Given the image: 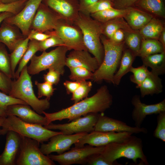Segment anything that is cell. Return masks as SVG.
Here are the masks:
<instances>
[{
  "instance_id": "6da1fadb",
  "label": "cell",
  "mask_w": 165,
  "mask_h": 165,
  "mask_svg": "<svg viewBox=\"0 0 165 165\" xmlns=\"http://www.w3.org/2000/svg\"><path fill=\"white\" fill-rule=\"evenodd\" d=\"M112 103V96L107 86L104 85L98 89L92 96L87 97L70 107L52 113L44 111L42 114L47 119V125L55 121L65 119H68L69 122L90 113H102L110 107Z\"/></svg>"
},
{
  "instance_id": "7a4b0ae2",
  "label": "cell",
  "mask_w": 165,
  "mask_h": 165,
  "mask_svg": "<svg viewBox=\"0 0 165 165\" xmlns=\"http://www.w3.org/2000/svg\"><path fill=\"white\" fill-rule=\"evenodd\" d=\"M101 154L113 165H122L116 161L121 157L131 160L135 164H137V160L140 159L141 165L149 164L143 150L142 139L132 134L122 141L105 146Z\"/></svg>"
},
{
  "instance_id": "3957f363",
  "label": "cell",
  "mask_w": 165,
  "mask_h": 165,
  "mask_svg": "<svg viewBox=\"0 0 165 165\" xmlns=\"http://www.w3.org/2000/svg\"><path fill=\"white\" fill-rule=\"evenodd\" d=\"M100 38L104 48V57L101 63L93 73L91 80L95 82L105 80L113 83V77L125 47V42L115 43L102 34Z\"/></svg>"
},
{
  "instance_id": "277c9868",
  "label": "cell",
  "mask_w": 165,
  "mask_h": 165,
  "mask_svg": "<svg viewBox=\"0 0 165 165\" xmlns=\"http://www.w3.org/2000/svg\"><path fill=\"white\" fill-rule=\"evenodd\" d=\"M74 24L81 30L86 48L97 59L100 66L104 55L100 38L102 34V23L93 18L90 15L79 12Z\"/></svg>"
},
{
  "instance_id": "5b68a950",
  "label": "cell",
  "mask_w": 165,
  "mask_h": 165,
  "mask_svg": "<svg viewBox=\"0 0 165 165\" xmlns=\"http://www.w3.org/2000/svg\"><path fill=\"white\" fill-rule=\"evenodd\" d=\"M27 67L26 65L24 67L17 79L12 81L11 89L8 95L24 101L41 115L49 108L50 103L47 98L39 99L35 96Z\"/></svg>"
},
{
  "instance_id": "8992f818",
  "label": "cell",
  "mask_w": 165,
  "mask_h": 165,
  "mask_svg": "<svg viewBox=\"0 0 165 165\" xmlns=\"http://www.w3.org/2000/svg\"><path fill=\"white\" fill-rule=\"evenodd\" d=\"M0 131V135L6 134L8 131H14L21 136L31 138L42 144L49 141L53 136L63 133L53 131L44 126L25 122L14 115L6 116Z\"/></svg>"
},
{
  "instance_id": "52a82bcc",
  "label": "cell",
  "mask_w": 165,
  "mask_h": 165,
  "mask_svg": "<svg viewBox=\"0 0 165 165\" xmlns=\"http://www.w3.org/2000/svg\"><path fill=\"white\" fill-rule=\"evenodd\" d=\"M68 50L65 46H61L49 52L43 51L39 56L34 55L30 60V64L27 67L28 73L33 75L53 68L61 75H63L66 66V53Z\"/></svg>"
},
{
  "instance_id": "ba28073f",
  "label": "cell",
  "mask_w": 165,
  "mask_h": 165,
  "mask_svg": "<svg viewBox=\"0 0 165 165\" xmlns=\"http://www.w3.org/2000/svg\"><path fill=\"white\" fill-rule=\"evenodd\" d=\"M19 153L16 165H54L55 163L41 151L38 141L21 136Z\"/></svg>"
},
{
  "instance_id": "9c48e42d",
  "label": "cell",
  "mask_w": 165,
  "mask_h": 165,
  "mask_svg": "<svg viewBox=\"0 0 165 165\" xmlns=\"http://www.w3.org/2000/svg\"><path fill=\"white\" fill-rule=\"evenodd\" d=\"M104 146L94 147L89 145L79 148L74 147L70 150L60 154H50L47 156L52 160L61 165L86 164L89 158L93 155L101 153Z\"/></svg>"
},
{
  "instance_id": "30bf717a",
  "label": "cell",
  "mask_w": 165,
  "mask_h": 165,
  "mask_svg": "<svg viewBox=\"0 0 165 165\" xmlns=\"http://www.w3.org/2000/svg\"><path fill=\"white\" fill-rule=\"evenodd\" d=\"M54 30L68 50H87L84 44L82 31L77 25L61 19Z\"/></svg>"
},
{
  "instance_id": "8fae6325",
  "label": "cell",
  "mask_w": 165,
  "mask_h": 165,
  "mask_svg": "<svg viewBox=\"0 0 165 165\" xmlns=\"http://www.w3.org/2000/svg\"><path fill=\"white\" fill-rule=\"evenodd\" d=\"M99 114L91 113L80 117L72 122L63 124H56L52 123L44 126L50 130H59L64 134L90 133L94 130Z\"/></svg>"
},
{
  "instance_id": "7c38bea8",
  "label": "cell",
  "mask_w": 165,
  "mask_h": 165,
  "mask_svg": "<svg viewBox=\"0 0 165 165\" xmlns=\"http://www.w3.org/2000/svg\"><path fill=\"white\" fill-rule=\"evenodd\" d=\"M132 134L128 132L93 131L86 134L80 138L74 144V147H82L86 144L94 147L105 146L112 143L122 141Z\"/></svg>"
},
{
  "instance_id": "4fadbf2b",
  "label": "cell",
  "mask_w": 165,
  "mask_h": 165,
  "mask_svg": "<svg viewBox=\"0 0 165 165\" xmlns=\"http://www.w3.org/2000/svg\"><path fill=\"white\" fill-rule=\"evenodd\" d=\"M42 0H28L17 14L6 19V22L17 27L25 37L30 31V26L37 9Z\"/></svg>"
},
{
  "instance_id": "5bb4252c",
  "label": "cell",
  "mask_w": 165,
  "mask_h": 165,
  "mask_svg": "<svg viewBox=\"0 0 165 165\" xmlns=\"http://www.w3.org/2000/svg\"><path fill=\"white\" fill-rule=\"evenodd\" d=\"M86 134L82 133L65 135L62 133L55 135L49 139L47 143L41 144L40 150L46 156L54 152L58 154H62L69 150L73 144Z\"/></svg>"
},
{
  "instance_id": "9a60e30c",
  "label": "cell",
  "mask_w": 165,
  "mask_h": 165,
  "mask_svg": "<svg viewBox=\"0 0 165 165\" xmlns=\"http://www.w3.org/2000/svg\"><path fill=\"white\" fill-rule=\"evenodd\" d=\"M61 19L55 12L42 2L33 20L30 29L42 32L53 30Z\"/></svg>"
},
{
  "instance_id": "2e32d148",
  "label": "cell",
  "mask_w": 165,
  "mask_h": 165,
  "mask_svg": "<svg viewBox=\"0 0 165 165\" xmlns=\"http://www.w3.org/2000/svg\"><path fill=\"white\" fill-rule=\"evenodd\" d=\"M42 2L71 24H74L79 16V0H42Z\"/></svg>"
},
{
  "instance_id": "e0dca14e",
  "label": "cell",
  "mask_w": 165,
  "mask_h": 165,
  "mask_svg": "<svg viewBox=\"0 0 165 165\" xmlns=\"http://www.w3.org/2000/svg\"><path fill=\"white\" fill-rule=\"evenodd\" d=\"M134 108L132 112L131 117L135 127H140L143 121L148 115L158 114L165 111V99L158 103L147 105L142 102L140 96L135 95L131 100Z\"/></svg>"
},
{
  "instance_id": "ac0fdd59",
  "label": "cell",
  "mask_w": 165,
  "mask_h": 165,
  "mask_svg": "<svg viewBox=\"0 0 165 165\" xmlns=\"http://www.w3.org/2000/svg\"><path fill=\"white\" fill-rule=\"evenodd\" d=\"M94 131L116 132H128L133 134H147V130L143 127H132L120 120L99 114Z\"/></svg>"
},
{
  "instance_id": "d6986e66",
  "label": "cell",
  "mask_w": 165,
  "mask_h": 165,
  "mask_svg": "<svg viewBox=\"0 0 165 165\" xmlns=\"http://www.w3.org/2000/svg\"><path fill=\"white\" fill-rule=\"evenodd\" d=\"M4 150L0 155V165H16L21 141V136L17 133L9 131L6 134Z\"/></svg>"
},
{
  "instance_id": "ffe728a7",
  "label": "cell",
  "mask_w": 165,
  "mask_h": 165,
  "mask_svg": "<svg viewBox=\"0 0 165 165\" xmlns=\"http://www.w3.org/2000/svg\"><path fill=\"white\" fill-rule=\"evenodd\" d=\"M5 113L6 116L14 115L28 123L43 126L47 125L46 117L32 109L28 105L16 104L10 105L7 108Z\"/></svg>"
},
{
  "instance_id": "44dd1931",
  "label": "cell",
  "mask_w": 165,
  "mask_h": 165,
  "mask_svg": "<svg viewBox=\"0 0 165 165\" xmlns=\"http://www.w3.org/2000/svg\"><path fill=\"white\" fill-rule=\"evenodd\" d=\"M66 66L69 68L82 67L94 73L99 65L97 59L87 50H72L67 56Z\"/></svg>"
},
{
  "instance_id": "7402d4cb",
  "label": "cell",
  "mask_w": 165,
  "mask_h": 165,
  "mask_svg": "<svg viewBox=\"0 0 165 165\" xmlns=\"http://www.w3.org/2000/svg\"><path fill=\"white\" fill-rule=\"evenodd\" d=\"M25 37L16 26L4 21L0 26V43L7 46L10 53Z\"/></svg>"
},
{
  "instance_id": "603a6c76",
  "label": "cell",
  "mask_w": 165,
  "mask_h": 165,
  "mask_svg": "<svg viewBox=\"0 0 165 165\" xmlns=\"http://www.w3.org/2000/svg\"><path fill=\"white\" fill-rule=\"evenodd\" d=\"M153 17L151 13L133 6L128 8L123 18L132 29L137 31L142 28Z\"/></svg>"
},
{
  "instance_id": "cb8c5ba5",
  "label": "cell",
  "mask_w": 165,
  "mask_h": 165,
  "mask_svg": "<svg viewBox=\"0 0 165 165\" xmlns=\"http://www.w3.org/2000/svg\"><path fill=\"white\" fill-rule=\"evenodd\" d=\"M163 88L162 79L159 76L151 72L139 88L140 90L141 97L143 98L147 95H152L162 93Z\"/></svg>"
},
{
  "instance_id": "d4e9b609",
  "label": "cell",
  "mask_w": 165,
  "mask_h": 165,
  "mask_svg": "<svg viewBox=\"0 0 165 165\" xmlns=\"http://www.w3.org/2000/svg\"><path fill=\"white\" fill-rule=\"evenodd\" d=\"M135 57L131 50L128 48L125 49L124 47L120 60L119 67L113 77L114 85H118L122 78L130 72Z\"/></svg>"
},
{
  "instance_id": "484cf974",
  "label": "cell",
  "mask_w": 165,
  "mask_h": 165,
  "mask_svg": "<svg viewBox=\"0 0 165 165\" xmlns=\"http://www.w3.org/2000/svg\"><path fill=\"white\" fill-rule=\"evenodd\" d=\"M143 64L151 69V72L158 76L165 73V52L141 58Z\"/></svg>"
},
{
  "instance_id": "4316f807",
  "label": "cell",
  "mask_w": 165,
  "mask_h": 165,
  "mask_svg": "<svg viewBox=\"0 0 165 165\" xmlns=\"http://www.w3.org/2000/svg\"><path fill=\"white\" fill-rule=\"evenodd\" d=\"M164 28L161 20L153 17L139 30V32L142 39L159 40L160 35Z\"/></svg>"
},
{
  "instance_id": "83f0119b",
  "label": "cell",
  "mask_w": 165,
  "mask_h": 165,
  "mask_svg": "<svg viewBox=\"0 0 165 165\" xmlns=\"http://www.w3.org/2000/svg\"><path fill=\"white\" fill-rule=\"evenodd\" d=\"M135 6L152 14L162 18L165 17L163 0H139Z\"/></svg>"
},
{
  "instance_id": "f1b7e54d",
  "label": "cell",
  "mask_w": 165,
  "mask_h": 165,
  "mask_svg": "<svg viewBox=\"0 0 165 165\" xmlns=\"http://www.w3.org/2000/svg\"><path fill=\"white\" fill-rule=\"evenodd\" d=\"M122 29L126 31L133 30L123 17H120L102 24V35L110 39L116 31Z\"/></svg>"
},
{
  "instance_id": "f546056e",
  "label": "cell",
  "mask_w": 165,
  "mask_h": 165,
  "mask_svg": "<svg viewBox=\"0 0 165 165\" xmlns=\"http://www.w3.org/2000/svg\"><path fill=\"white\" fill-rule=\"evenodd\" d=\"M165 52L158 40L142 39L137 56L143 58L148 56Z\"/></svg>"
},
{
  "instance_id": "4dcf8cb0",
  "label": "cell",
  "mask_w": 165,
  "mask_h": 165,
  "mask_svg": "<svg viewBox=\"0 0 165 165\" xmlns=\"http://www.w3.org/2000/svg\"><path fill=\"white\" fill-rule=\"evenodd\" d=\"M128 10V8L119 9L113 7L91 14L90 16L93 18L103 24L117 18L123 17Z\"/></svg>"
},
{
  "instance_id": "1f68e13d",
  "label": "cell",
  "mask_w": 165,
  "mask_h": 165,
  "mask_svg": "<svg viewBox=\"0 0 165 165\" xmlns=\"http://www.w3.org/2000/svg\"><path fill=\"white\" fill-rule=\"evenodd\" d=\"M29 40L28 37H26L9 54L12 74L14 79L16 68L26 51Z\"/></svg>"
},
{
  "instance_id": "d6a6232c",
  "label": "cell",
  "mask_w": 165,
  "mask_h": 165,
  "mask_svg": "<svg viewBox=\"0 0 165 165\" xmlns=\"http://www.w3.org/2000/svg\"><path fill=\"white\" fill-rule=\"evenodd\" d=\"M39 51V42L35 40H29L27 49L19 63L17 70L15 72V79L19 77L20 72L37 51Z\"/></svg>"
},
{
  "instance_id": "836d02e7",
  "label": "cell",
  "mask_w": 165,
  "mask_h": 165,
  "mask_svg": "<svg viewBox=\"0 0 165 165\" xmlns=\"http://www.w3.org/2000/svg\"><path fill=\"white\" fill-rule=\"evenodd\" d=\"M141 38L139 32L137 31H125V44L136 56H137L140 48Z\"/></svg>"
},
{
  "instance_id": "e575fe53",
  "label": "cell",
  "mask_w": 165,
  "mask_h": 165,
  "mask_svg": "<svg viewBox=\"0 0 165 165\" xmlns=\"http://www.w3.org/2000/svg\"><path fill=\"white\" fill-rule=\"evenodd\" d=\"M132 73L130 78V81L136 84V87L139 88L147 77L150 74L148 67L143 64L137 68L132 66L130 71Z\"/></svg>"
},
{
  "instance_id": "d590c367",
  "label": "cell",
  "mask_w": 165,
  "mask_h": 165,
  "mask_svg": "<svg viewBox=\"0 0 165 165\" xmlns=\"http://www.w3.org/2000/svg\"><path fill=\"white\" fill-rule=\"evenodd\" d=\"M91 81H82L76 89L72 94L71 100L76 103L87 97L92 87Z\"/></svg>"
},
{
  "instance_id": "8d00e7d4",
  "label": "cell",
  "mask_w": 165,
  "mask_h": 165,
  "mask_svg": "<svg viewBox=\"0 0 165 165\" xmlns=\"http://www.w3.org/2000/svg\"><path fill=\"white\" fill-rule=\"evenodd\" d=\"M69 68L70 73L69 77L72 81L80 82L92 79L93 73L84 68L77 67Z\"/></svg>"
},
{
  "instance_id": "74e56055",
  "label": "cell",
  "mask_w": 165,
  "mask_h": 165,
  "mask_svg": "<svg viewBox=\"0 0 165 165\" xmlns=\"http://www.w3.org/2000/svg\"><path fill=\"white\" fill-rule=\"evenodd\" d=\"M0 71L11 79L12 74L10 61L9 54L5 45L0 43Z\"/></svg>"
},
{
  "instance_id": "f35d334b",
  "label": "cell",
  "mask_w": 165,
  "mask_h": 165,
  "mask_svg": "<svg viewBox=\"0 0 165 165\" xmlns=\"http://www.w3.org/2000/svg\"><path fill=\"white\" fill-rule=\"evenodd\" d=\"M113 7V3L110 0H98L95 3L88 7L82 13L90 15L91 14Z\"/></svg>"
},
{
  "instance_id": "ab89813d",
  "label": "cell",
  "mask_w": 165,
  "mask_h": 165,
  "mask_svg": "<svg viewBox=\"0 0 165 165\" xmlns=\"http://www.w3.org/2000/svg\"><path fill=\"white\" fill-rule=\"evenodd\" d=\"M157 117V125L153 135L156 138L165 141V111L159 114Z\"/></svg>"
},
{
  "instance_id": "60d3db41",
  "label": "cell",
  "mask_w": 165,
  "mask_h": 165,
  "mask_svg": "<svg viewBox=\"0 0 165 165\" xmlns=\"http://www.w3.org/2000/svg\"><path fill=\"white\" fill-rule=\"evenodd\" d=\"M35 84L38 89V98L39 99L45 96L49 100L56 89L53 85L47 82L40 83L36 80L35 81Z\"/></svg>"
},
{
  "instance_id": "b9f144b4",
  "label": "cell",
  "mask_w": 165,
  "mask_h": 165,
  "mask_svg": "<svg viewBox=\"0 0 165 165\" xmlns=\"http://www.w3.org/2000/svg\"><path fill=\"white\" fill-rule=\"evenodd\" d=\"M64 46L62 39L56 34L42 41L39 42V51H44L51 47Z\"/></svg>"
},
{
  "instance_id": "7bdbcfd3",
  "label": "cell",
  "mask_w": 165,
  "mask_h": 165,
  "mask_svg": "<svg viewBox=\"0 0 165 165\" xmlns=\"http://www.w3.org/2000/svg\"><path fill=\"white\" fill-rule=\"evenodd\" d=\"M28 0H20L8 4H0V12H8L14 15L19 13L24 7Z\"/></svg>"
},
{
  "instance_id": "ee69618b",
  "label": "cell",
  "mask_w": 165,
  "mask_h": 165,
  "mask_svg": "<svg viewBox=\"0 0 165 165\" xmlns=\"http://www.w3.org/2000/svg\"><path fill=\"white\" fill-rule=\"evenodd\" d=\"M20 104H27L24 101L13 98L8 94L0 91V109L5 112L7 107L10 105Z\"/></svg>"
},
{
  "instance_id": "f6af8a7d",
  "label": "cell",
  "mask_w": 165,
  "mask_h": 165,
  "mask_svg": "<svg viewBox=\"0 0 165 165\" xmlns=\"http://www.w3.org/2000/svg\"><path fill=\"white\" fill-rule=\"evenodd\" d=\"M56 34L54 30L42 32L31 30L27 37L30 40H33L40 42Z\"/></svg>"
},
{
  "instance_id": "bcb514c9",
  "label": "cell",
  "mask_w": 165,
  "mask_h": 165,
  "mask_svg": "<svg viewBox=\"0 0 165 165\" xmlns=\"http://www.w3.org/2000/svg\"><path fill=\"white\" fill-rule=\"evenodd\" d=\"M61 74L53 68L48 69V72L43 75L44 82H48L53 85H57L60 80Z\"/></svg>"
},
{
  "instance_id": "7dc6e473",
  "label": "cell",
  "mask_w": 165,
  "mask_h": 165,
  "mask_svg": "<svg viewBox=\"0 0 165 165\" xmlns=\"http://www.w3.org/2000/svg\"><path fill=\"white\" fill-rule=\"evenodd\" d=\"M12 81V79L0 71V90L2 92L9 94L11 89Z\"/></svg>"
},
{
  "instance_id": "c3c4849f",
  "label": "cell",
  "mask_w": 165,
  "mask_h": 165,
  "mask_svg": "<svg viewBox=\"0 0 165 165\" xmlns=\"http://www.w3.org/2000/svg\"><path fill=\"white\" fill-rule=\"evenodd\" d=\"M86 164L89 165H113L107 161L101 153L90 156L88 159Z\"/></svg>"
},
{
  "instance_id": "681fc988",
  "label": "cell",
  "mask_w": 165,
  "mask_h": 165,
  "mask_svg": "<svg viewBox=\"0 0 165 165\" xmlns=\"http://www.w3.org/2000/svg\"><path fill=\"white\" fill-rule=\"evenodd\" d=\"M139 0H114L113 7L119 9H125L134 6Z\"/></svg>"
},
{
  "instance_id": "f907efd6",
  "label": "cell",
  "mask_w": 165,
  "mask_h": 165,
  "mask_svg": "<svg viewBox=\"0 0 165 165\" xmlns=\"http://www.w3.org/2000/svg\"><path fill=\"white\" fill-rule=\"evenodd\" d=\"M126 31L123 29H119L115 31L109 39L116 43H122L124 41Z\"/></svg>"
},
{
  "instance_id": "816d5d0a",
  "label": "cell",
  "mask_w": 165,
  "mask_h": 165,
  "mask_svg": "<svg viewBox=\"0 0 165 165\" xmlns=\"http://www.w3.org/2000/svg\"><path fill=\"white\" fill-rule=\"evenodd\" d=\"M80 82L66 80L63 83L68 94H72L78 88Z\"/></svg>"
},
{
  "instance_id": "f5cc1de1",
  "label": "cell",
  "mask_w": 165,
  "mask_h": 165,
  "mask_svg": "<svg viewBox=\"0 0 165 165\" xmlns=\"http://www.w3.org/2000/svg\"><path fill=\"white\" fill-rule=\"evenodd\" d=\"M98 0H79V12H83L88 7Z\"/></svg>"
},
{
  "instance_id": "db71d44e",
  "label": "cell",
  "mask_w": 165,
  "mask_h": 165,
  "mask_svg": "<svg viewBox=\"0 0 165 165\" xmlns=\"http://www.w3.org/2000/svg\"><path fill=\"white\" fill-rule=\"evenodd\" d=\"M14 15L8 12H0V25L1 23L6 18Z\"/></svg>"
},
{
  "instance_id": "11a10c76",
  "label": "cell",
  "mask_w": 165,
  "mask_h": 165,
  "mask_svg": "<svg viewBox=\"0 0 165 165\" xmlns=\"http://www.w3.org/2000/svg\"><path fill=\"white\" fill-rule=\"evenodd\" d=\"M159 41L162 45L163 49L165 50V28H163L159 38Z\"/></svg>"
},
{
  "instance_id": "9f6ffc18",
  "label": "cell",
  "mask_w": 165,
  "mask_h": 165,
  "mask_svg": "<svg viewBox=\"0 0 165 165\" xmlns=\"http://www.w3.org/2000/svg\"><path fill=\"white\" fill-rule=\"evenodd\" d=\"M20 0H1L2 3L8 4L14 3Z\"/></svg>"
},
{
  "instance_id": "6f0895ef",
  "label": "cell",
  "mask_w": 165,
  "mask_h": 165,
  "mask_svg": "<svg viewBox=\"0 0 165 165\" xmlns=\"http://www.w3.org/2000/svg\"><path fill=\"white\" fill-rule=\"evenodd\" d=\"M6 116H0V128L2 127L3 122L6 117Z\"/></svg>"
},
{
  "instance_id": "680465c9",
  "label": "cell",
  "mask_w": 165,
  "mask_h": 165,
  "mask_svg": "<svg viewBox=\"0 0 165 165\" xmlns=\"http://www.w3.org/2000/svg\"><path fill=\"white\" fill-rule=\"evenodd\" d=\"M6 116L5 112L0 109V116Z\"/></svg>"
},
{
  "instance_id": "91938a15",
  "label": "cell",
  "mask_w": 165,
  "mask_h": 165,
  "mask_svg": "<svg viewBox=\"0 0 165 165\" xmlns=\"http://www.w3.org/2000/svg\"><path fill=\"white\" fill-rule=\"evenodd\" d=\"M110 0V1H111L113 3L114 0Z\"/></svg>"
},
{
  "instance_id": "94428289",
  "label": "cell",
  "mask_w": 165,
  "mask_h": 165,
  "mask_svg": "<svg viewBox=\"0 0 165 165\" xmlns=\"http://www.w3.org/2000/svg\"><path fill=\"white\" fill-rule=\"evenodd\" d=\"M2 3V2H1V0H0V4Z\"/></svg>"
}]
</instances>
